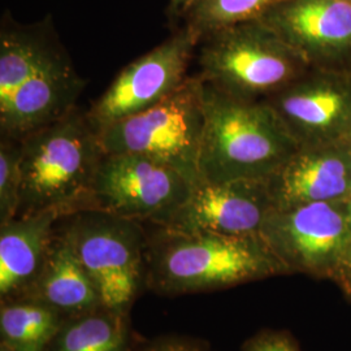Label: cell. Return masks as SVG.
<instances>
[{
  "instance_id": "1",
  "label": "cell",
  "mask_w": 351,
  "mask_h": 351,
  "mask_svg": "<svg viewBox=\"0 0 351 351\" xmlns=\"http://www.w3.org/2000/svg\"><path fill=\"white\" fill-rule=\"evenodd\" d=\"M152 226L145 284L159 294L215 291L290 275L262 234L181 233Z\"/></svg>"
},
{
  "instance_id": "2",
  "label": "cell",
  "mask_w": 351,
  "mask_h": 351,
  "mask_svg": "<svg viewBox=\"0 0 351 351\" xmlns=\"http://www.w3.org/2000/svg\"><path fill=\"white\" fill-rule=\"evenodd\" d=\"M203 94L202 181H267L298 149L267 101L239 99L204 82Z\"/></svg>"
},
{
  "instance_id": "3",
  "label": "cell",
  "mask_w": 351,
  "mask_h": 351,
  "mask_svg": "<svg viewBox=\"0 0 351 351\" xmlns=\"http://www.w3.org/2000/svg\"><path fill=\"white\" fill-rule=\"evenodd\" d=\"M103 155L99 133L78 106L21 138L17 216L56 211L66 217L80 213Z\"/></svg>"
},
{
  "instance_id": "4",
  "label": "cell",
  "mask_w": 351,
  "mask_h": 351,
  "mask_svg": "<svg viewBox=\"0 0 351 351\" xmlns=\"http://www.w3.org/2000/svg\"><path fill=\"white\" fill-rule=\"evenodd\" d=\"M195 58L206 85L243 101H263L308 66L263 21L228 26L202 38Z\"/></svg>"
},
{
  "instance_id": "5",
  "label": "cell",
  "mask_w": 351,
  "mask_h": 351,
  "mask_svg": "<svg viewBox=\"0 0 351 351\" xmlns=\"http://www.w3.org/2000/svg\"><path fill=\"white\" fill-rule=\"evenodd\" d=\"M203 128V82L194 75L149 110L104 128L99 139L106 154L146 155L198 185Z\"/></svg>"
},
{
  "instance_id": "6",
  "label": "cell",
  "mask_w": 351,
  "mask_h": 351,
  "mask_svg": "<svg viewBox=\"0 0 351 351\" xmlns=\"http://www.w3.org/2000/svg\"><path fill=\"white\" fill-rule=\"evenodd\" d=\"M66 219L63 229L103 306L126 313L146 277L145 224L95 211L73 213Z\"/></svg>"
},
{
  "instance_id": "7",
  "label": "cell",
  "mask_w": 351,
  "mask_h": 351,
  "mask_svg": "<svg viewBox=\"0 0 351 351\" xmlns=\"http://www.w3.org/2000/svg\"><path fill=\"white\" fill-rule=\"evenodd\" d=\"M195 185L175 168L141 154H106L82 211L154 224L185 201Z\"/></svg>"
},
{
  "instance_id": "8",
  "label": "cell",
  "mask_w": 351,
  "mask_h": 351,
  "mask_svg": "<svg viewBox=\"0 0 351 351\" xmlns=\"http://www.w3.org/2000/svg\"><path fill=\"white\" fill-rule=\"evenodd\" d=\"M261 234L290 275L330 280L351 239L349 201L274 208Z\"/></svg>"
},
{
  "instance_id": "9",
  "label": "cell",
  "mask_w": 351,
  "mask_h": 351,
  "mask_svg": "<svg viewBox=\"0 0 351 351\" xmlns=\"http://www.w3.org/2000/svg\"><path fill=\"white\" fill-rule=\"evenodd\" d=\"M198 47V39L185 26L143 53L116 75L112 84L86 110L93 126L104 128L143 112L163 101L186 78Z\"/></svg>"
},
{
  "instance_id": "10",
  "label": "cell",
  "mask_w": 351,
  "mask_h": 351,
  "mask_svg": "<svg viewBox=\"0 0 351 351\" xmlns=\"http://www.w3.org/2000/svg\"><path fill=\"white\" fill-rule=\"evenodd\" d=\"M264 101L298 146L351 139V72L308 68Z\"/></svg>"
},
{
  "instance_id": "11",
  "label": "cell",
  "mask_w": 351,
  "mask_h": 351,
  "mask_svg": "<svg viewBox=\"0 0 351 351\" xmlns=\"http://www.w3.org/2000/svg\"><path fill=\"white\" fill-rule=\"evenodd\" d=\"M267 181H201L188 198L152 226L181 233L261 234L274 210Z\"/></svg>"
},
{
  "instance_id": "12",
  "label": "cell",
  "mask_w": 351,
  "mask_h": 351,
  "mask_svg": "<svg viewBox=\"0 0 351 351\" xmlns=\"http://www.w3.org/2000/svg\"><path fill=\"white\" fill-rule=\"evenodd\" d=\"M308 68L351 72V4L285 0L261 19Z\"/></svg>"
},
{
  "instance_id": "13",
  "label": "cell",
  "mask_w": 351,
  "mask_h": 351,
  "mask_svg": "<svg viewBox=\"0 0 351 351\" xmlns=\"http://www.w3.org/2000/svg\"><path fill=\"white\" fill-rule=\"evenodd\" d=\"M86 82L77 73L59 39L53 42L36 71L0 108L1 137L24 138L71 112Z\"/></svg>"
},
{
  "instance_id": "14",
  "label": "cell",
  "mask_w": 351,
  "mask_h": 351,
  "mask_svg": "<svg viewBox=\"0 0 351 351\" xmlns=\"http://www.w3.org/2000/svg\"><path fill=\"white\" fill-rule=\"evenodd\" d=\"M275 208L317 202L349 201L351 139L298 146L275 175L267 180Z\"/></svg>"
},
{
  "instance_id": "15",
  "label": "cell",
  "mask_w": 351,
  "mask_h": 351,
  "mask_svg": "<svg viewBox=\"0 0 351 351\" xmlns=\"http://www.w3.org/2000/svg\"><path fill=\"white\" fill-rule=\"evenodd\" d=\"M63 216L42 211L0 224V294H25L36 281L50 250L56 224Z\"/></svg>"
},
{
  "instance_id": "16",
  "label": "cell",
  "mask_w": 351,
  "mask_h": 351,
  "mask_svg": "<svg viewBox=\"0 0 351 351\" xmlns=\"http://www.w3.org/2000/svg\"><path fill=\"white\" fill-rule=\"evenodd\" d=\"M26 295L29 301L45 303L72 317L104 307L63 228L56 229L46 262Z\"/></svg>"
},
{
  "instance_id": "17",
  "label": "cell",
  "mask_w": 351,
  "mask_h": 351,
  "mask_svg": "<svg viewBox=\"0 0 351 351\" xmlns=\"http://www.w3.org/2000/svg\"><path fill=\"white\" fill-rule=\"evenodd\" d=\"M56 39L59 38L50 19L34 25H21L4 16L0 30V108L10 103L33 75Z\"/></svg>"
},
{
  "instance_id": "18",
  "label": "cell",
  "mask_w": 351,
  "mask_h": 351,
  "mask_svg": "<svg viewBox=\"0 0 351 351\" xmlns=\"http://www.w3.org/2000/svg\"><path fill=\"white\" fill-rule=\"evenodd\" d=\"M64 315L40 302L1 304V345L12 351H46L64 326Z\"/></svg>"
},
{
  "instance_id": "19",
  "label": "cell",
  "mask_w": 351,
  "mask_h": 351,
  "mask_svg": "<svg viewBox=\"0 0 351 351\" xmlns=\"http://www.w3.org/2000/svg\"><path fill=\"white\" fill-rule=\"evenodd\" d=\"M126 313L101 307L65 322L51 351H128Z\"/></svg>"
},
{
  "instance_id": "20",
  "label": "cell",
  "mask_w": 351,
  "mask_h": 351,
  "mask_svg": "<svg viewBox=\"0 0 351 351\" xmlns=\"http://www.w3.org/2000/svg\"><path fill=\"white\" fill-rule=\"evenodd\" d=\"M285 0H191L180 23L198 39L242 23L256 21Z\"/></svg>"
},
{
  "instance_id": "21",
  "label": "cell",
  "mask_w": 351,
  "mask_h": 351,
  "mask_svg": "<svg viewBox=\"0 0 351 351\" xmlns=\"http://www.w3.org/2000/svg\"><path fill=\"white\" fill-rule=\"evenodd\" d=\"M21 197V139H0V224L13 220Z\"/></svg>"
},
{
  "instance_id": "22",
  "label": "cell",
  "mask_w": 351,
  "mask_h": 351,
  "mask_svg": "<svg viewBox=\"0 0 351 351\" xmlns=\"http://www.w3.org/2000/svg\"><path fill=\"white\" fill-rule=\"evenodd\" d=\"M243 351H301L295 339L285 330H262L243 343Z\"/></svg>"
},
{
  "instance_id": "23",
  "label": "cell",
  "mask_w": 351,
  "mask_h": 351,
  "mask_svg": "<svg viewBox=\"0 0 351 351\" xmlns=\"http://www.w3.org/2000/svg\"><path fill=\"white\" fill-rule=\"evenodd\" d=\"M139 351H211L203 342L194 339L169 337L156 341Z\"/></svg>"
},
{
  "instance_id": "24",
  "label": "cell",
  "mask_w": 351,
  "mask_h": 351,
  "mask_svg": "<svg viewBox=\"0 0 351 351\" xmlns=\"http://www.w3.org/2000/svg\"><path fill=\"white\" fill-rule=\"evenodd\" d=\"M330 281L336 282L341 291L351 301V239L343 251Z\"/></svg>"
},
{
  "instance_id": "25",
  "label": "cell",
  "mask_w": 351,
  "mask_h": 351,
  "mask_svg": "<svg viewBox=\"0 0 351 351\" xmlns=\"http://www.w3.org/2000/svg\"><path fill=\"white\" fill-rule=\"evenodd\" d=\"M191 0H169L168 7V17L171 23H180L182 19V14L188 10L189 4Z\"/></svg>"
},
{
  "instance_id": "26",
  "label": "cell",
  "mask_w": 351,
  "mask_h": 351,
  "mask_svg": "<svg viewBox=\"0 0 351 351\" xmlns=\"http://www.w3.org/2000/svg\"><path fill=\"white\" fill-rule=\"evenodd\" d=\"M0 351H12V350H11V349H8V348H7V346H3V345H1V348H0Z\"/></svg>"
},
{
  "instance_id": "27",
  "label": "cell",
  "mask_w": 351,
  "mask_h": 351,
  "mask_svg": "<svg viewBox=\"0 0 351 351\" xmlns=\"http://www.w3.org/2000/svg\"><path fill=\"white\" fill-rule=\"evenodd\" d=\"M349 206H350V210H351V193H350V198H349Z\"/></svg>"
},
{
  "instance_id": "28",
  "label": "cell",
  "mask_w": 351,
  "mask_h": 351,
  "mask_svg": "<svg viewBox=\"0 0 351 351\" xmlns=\"http://www.w3.org/2000/svg\"><path fill=\"white\" fill-rule=\"evenodd\" d=\"M345 1H348V3H349V4H351V0H345Z\"/></svg>"
}]
</instances>
